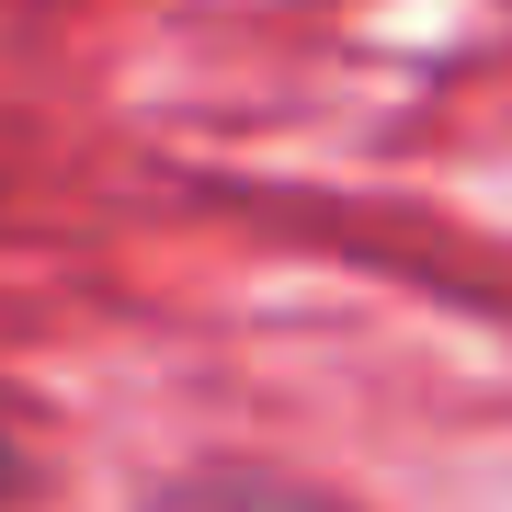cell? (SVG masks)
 Returning <instances> with one entry per match:
<instances>
[{
	"label": "cell",
	"mask_w": 512,
	"mask_h": 512,
	"mask_svg": "<svg viewBox=\"0 0 512 512\" xmlns=\"http://www.w3.org/2000/svg\"><path fill=\"white\" fill-rule=\"evenodd\" d=\"M12 478H23V456H12V410H0V501H12Z\"/></svg>",
	"instance_id": "2"
},
{
	"label": "cell",
	"mask_w": 512,
	"mask_h": 512,
	"mask_svg": "<svg viewBox=\"0 0 512 512\" xmlns=\"http://www.w3.org/2000/svg\"><path fill=\"white\" fill-rule=\"evenodd\" d=\"M148 512H330V501L296 490V478H262V467H194V478H171Z\"/></svg>",
	"instance_id": "1"
}]
</instances>
